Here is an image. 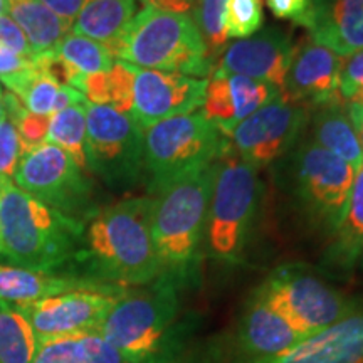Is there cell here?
<instances>
[{"label": "cell", "mask_w": 363, "mask_h": 363, "mask_svg": "<svg viewBox=\"0 0 363 363\" xmlns=\"http://www.w3.org/2000/svg\"><path fill=\"white\" fill-rule=\"evenodd\" d=\"M153 197H131L96 211L86 222L74 266L81 278L130 288L153 283L162 264L152 234Z\"/></svg>", "instance_id": "obj_1"}, {"label": "cell", "mask_w": 363, "mask_h": 363, "mask_svg": "<svg viewBox=\"0 0 363 363\" xmlns=\"http://www.w3.org/2000/svg\"><path fill=\"white\" fill-rule=\"evenodd\" d=\"M86 222L48 206L0 177V229L4 254L12 266L69 272L79 252ZM72 274V272H71Z\"/></svg>", "instance_id": "obj_2"}, {"label": "cell", "mask_w": 363, "mask_h": 363, "mask_svg": "<svg viewBox=\"0 0 363 363\" xmlns=\"http://www.w3.org/2000/svg\"><path fill=\"white\" fill-rule=\"evenodd\" d=\"M216 162L190 172L153 195L152 234L162 276L177 283L197 264L206 238Z\"/></svg>", "instance_id": "obj_3"}, {"label": "cell", "mask_w": 363, "mask_h": 363, "mask_svg": "<svg viewBox=\"0 0 363 363\" xmlns=\"http://www.w3.org/2000/svg\"><path fill=\"white\" fill-rule=\"evenodd\" d=\"M110 51L118 61L140 69L202 79L214 71L207 45L189 13L145 7L135 13Z\"/></svg>", "instance_id": "obj_4"}, {"label": "cell", "mask_w": 363, "mask_h": 363, "mask_svg": "<svg viewBox=\"0 0 363 363\" xmlns=\"http://www.w3.org/2000/svg\"><path fill=\"white\" fill-rule=\"evenodd\" d=\"M261 201L257 170L227 145L217 158L208 202L206 240L217 261L238 262L251 234Z\"/></svg>", "instance_id": "obj_5"}, {"label": "cell", "mask_w": 363, "mask_h": 363, "mask_svg": "<svg viewBox=\"0 0 363 363\" xmlns=\"http://www.w3.org/2000/svg\"><path fill=\"white\" fill-rule=\"evenodd\" d=\"M177 284L160 276L138 289H126L96 331L133 363L153 362L179 311Z\"/></svg>", "instance_id": "obj_6"}, {"label": "cell", "mask_w": 363, "mask_h": 363, "mask_svg": "<svg viewBox=\"0 0 363 363\" xmlns=\"http://www.w3.org/2000/svg\"><path fill=\"white\" fill-rule=\"evenodd\" d=\"M227 147L220 130L202 113L163 120L145 130V175L153 195L211 165Z\"/></svg>", "instance_id": "obj_7"}, {"label": "cell", "mask_w": 363, "mask_h": 363, "mask_svg": "<svg viewBox=\"0 0 363 363\" xmlns=\"http://www.w3.org/2000/svg\"><path fill=\"white\" fill-rule=\"evenodd\" d=\"M86 153L108 187L131 190L145 175V130L115 108L86 103Z\"/></svg>", "instance_id": "obj_8"}, {"label": "cell", "mask_w": 363, "mask_h": 363, "mask_svg": "<svg viewBox=\"0 0 363 363\" xmlns=\"http://www.w3.org/2000/svg\"><path fill=\"white\" fill-rule=\"evenodd\" d=\"M257 293L305 338L335 325L357 308L333 286L298 266L279 267Z\"/></svg>", "instance_id": "obj_9"}, {"label": "cell", "mask_w": 363, "mask_h": 363, "mask_svg": "<svg viewBox=\"0 0 363 363\" xmlns=\"http://www.w3.org/2000/svg\"><path fill=\"white\" fill-rule=\"evenodd\" d=\"M13 184L62 214L88 222L93 211V182L74 160L51 143H40L22 155Z\"/></svg>", "instance_id": "obj_10"}, {"label": "cell", "mask_w": 363, "mask_h": 363, "mask_svg": "<svg viewBox=\"0 0 363 363\" xmlns=\"http://www.w3.org/2000/svg\"><path fill=\"white\" fill-rule=\"evenodd\" d=\"M291 187L313 219L335 229L350 194L355 169L315 142H303L291 153Z\"/></svg>", "instance_id": "obj_11"}, {"label": "cell", "mask_w": 363, "mask_h": 363, "mask_svg": "<svg viewBox=\"0 0 363 363\" xmlns=\"http://www.w3.org/2000/svg\"><path fill=\"white\" fill-rule=\"evenodd\" d=\"M126 289L128 288L118 286L78 288L43 298L16 310L33 326L39 343L45 340L96 331L116 299Z\"/></svg>", "instance_id": "obj_12"}, {"label": "cell", "mask_w": 363, "mask_h": 363, "mask_svg": "<svg viewBox=\"0 0 363 363\" xmlns=\"http://www.w3.org/2000/svg\"><path fill=\"white\" fill-rule=\"evenodd\" d=\"M306 123L308 108L279 96L235 125L227 136L235 155L257 170L291 152Z\"/></svg>", "instance_id": "obj_13"}, {"label": "cell", "mask_w": 363, "mask_h": 363, "mask_svg": "<svg viewBox=\"0 0 363 363\" xmlns=\"http://www.w3.org/2000/svg\"><path fill=\"white\" fill-rule=\"evenodd\" d=\"M135 67V66H133ZM207 79L135 67L131 118L143 130L202 108Z\"/></svg>", "instance_id": "obj_14"}, {"label": "cell", "mask_w": 363, "mask_h": 363, "mask_svg": "<svg viewBox=\"0 0 363 363\" xmlns=\"http://www.w3.org/2000/svg\"><path fill=\"white\" fill-rule=\"evenodd\" d=\"M291 38L283 30L267 29L252 38L235 40L225 48L220 65L216 67L225 74L246 76L262 81L283 94L286 78L294 56Z\"/></svg>", "instance_id": "obj_15"}, {"label": "cell", "mask_w": 363, "mask_h": 363, "mask_svg": "<svg viewBox=\"0 0 363 363\" xmlns=\"http://www.w3.org/2000/svg\"><path fill=\"white\" fill-rule=\"evenodd\" d=\"M342 65L343 57L328 48L313 40L305 43L294 51L281 98L303 106L315 104L316 108L343 99L338 91Z\"/></svg>", "instance_id": "obj_16"}, {"label": "cell", "mask_w": 363, "mask_h": 363, "mask_svg": "<svg viewBox=\"0 0 363 363\" xmlns=\"http://www.w3.org/2000/svg\"><path fill=\"white\" fill-rule=\"evenodd\" d=\"M249 363H363V308H355L279 355Z\"/></svg>", "instance_id": "obj_17"}, {"label": "cell", "mask_w": 363, "mask_h": 363, "mask_svg": "<svg viewBox=\"0 0 363 363\" xmlns=\"http://www.w3.org/2000/svg\"><path fill=\"white\" fill-rule=\"evenodd\" d=\"M306 29L313 43L347 57L363 49V0H313Z\"/></svg>", "instance_id": "obj_18"}, {"label": "cell", "mask_w": 363, "mask_h": 363, "mask_svg": "<svg viewBox=\"0 0 363 363\" xmlns=\"http://www.w3.org/2000/svg\"><path fill=\"white\" fill-rule=\"evenodd\" d=\"M94 281L71 272H44L19 266L0 264V308H16L78 288H103Z\"/></svg>", "instance_id": "obj_19"}, {"label": "cell", "mask_w": 363, "mask_h": 363, "mask_svg": "<svg viewBox=\"0 0 363 363\" xmlns=\"http://www.w3.org/2000/svg\"><path fill=\"white\" fill-rule=\"evenodd\" d=\"M239 340L242 350L256 358L279 355L305 340L278 311L264 301L259 293H254L240 321Z\"/></svg>", "instance_id": "obj_20"}, {"label": "cell", "mask_w": 363, "mask_h": 363, "mask_svg": "<svg viewBox=\"0 0 363 363\" xmlns=\"http://www.w3.org/2000/svg\"><path fill=\"white\" fill-rule=\"evenodd\" d=\"M343 101L345 99H337L318 106L313 116V142L350 163L357 170L363 163V150L348 115L347 103Z\"/></svg>", "instance_id": "obj_21"}, {"label": "cell", "mask_w": 363, "mask_h": 363, "mask_svg": "<svg viewBox=\"0 0 363 363\" xmlns=\"http://www.w3.org/2000/svg\"><path fill=\"white\" fill-rule=\"evenodd\" d=\"M7 13L21 27L34 56L52 52L69 34L71 26L40 0H6Z\"/></svg>", "instance_id": "obj_22"}, {"label": "cell", "mask_w": 363, "mask_h": 363, "mask_svg": "<svg viewBox=\"0 0 363 363\" xmlns=\"http://www.w3.org/2000/svg\"><path fill=\"white\" fill-rule=\"evenodd\" d=\"M135 11L136 0H84L71 29L111 49L135 17Z\"/></svg>", "instance_id": "obj_23"}, {"label": "cell", "mask_w": 363, "mask_h": 363, "mask_svg": "<svg viewBox=\"0 0 363 363\" xmlns=\"http://www.w3.org/2000/svg\"><path fill=\"white\" fill-rule=\"evenodd\" d=\"M331 234L330 257L338 266L352 267L363 254V163L355 172L347 203Z\"/></svg>", "instance_id": "obj_24"}, {"label": "cell", "mask_w": 363, "mask_h": 363, "mask_svg": "<svg viewBox=\"0 0 363 363\" xmlns=\"http://www.w3.org/2000/svg\"><path fill=\"white\" fill-rule=\"evenodd\" d=\"M86 103L72 104L66 110L54 113L49 118L45 143L61 148L81 170L89 174L86 153Z\"/></svg>", "instance_id": "obj_25"}, {"label": "cell", "mask_w": 363, "mask_h": 363, "mask_svg": "<svg viewBox=\"0 0 363 363\" xmlns=\"http://www.w3.org/2000/svg\"><path fill=\"white\" fill-rule=\"evenodd\" d=\"M54 52L84 78L108 72L115 65V57L106 45L74 33L67 34L54 49Z\"/></svg>", "instance_id": "obj_26"}, {"label": "cell", "mask_w": 363, "mask_h": 363, "mask_svg": "<svg viewBox=\"0 0 363 363\" xmlns=\"http://www.w3.org/2000/svg\"><path fill=\"white\" fill-rule=\"evenodd\" d=\"M38 348L33 326L17 310L0 308V363H30Z\"/></svg>", "instance_id": "obj_27"}, {"label": "cell", "mask_w": 363, "mask_h": 363, "mask_svg": "<svg viewBox=\"0 0 363 363\" xmlns=\"http://www.w3.org/2000/svg\"><path fill=\"white\" fill-rule=\"evenodd\" d=\"M230 101L234 106V126L251 116L254 111L266 106L272 99L279 98V93L272 86L246 76L227 74Z\"/></svg>", "instance_id": "obj_28"}, {"label": "cell", "mask_w": 363, "mask_h": 363, "mask_svg": "<svg viewBox=\"0 0 363 363\" xmlns=\"http://www.w3.org/2000/svg\"><path fill=\"white\" fill-rule=\"evenodd\" d=\"M225 6L227 0H197L194 7V22L201 33L211 57L225 49Z\"/></svg>", "instance_id": "obj_29"}, {"label": "cell", "mask_w": 363, "mask_h": 363, "mask_svg": "<svg viewBox=\"0 0 363 363\" xmlns=\"http://www.w3.org/2000/svg\"><path fill=\"white\" fill-rule=\"evenodd\" d=\"M264 26L262 0H227L224 30L227 40L252 38Z\"/></svg>", "instance_id": "obj_30"}, {"label": "cell", "mask_w": 363, "mask_h": 363, "mask_svg": "<svg viewBox=\"0 0 363 363\" xmlns=\"http://www.w3.org/2000/svg\"><path fill=\"white\" fill-rule=\"evenodd\" d=\"M86 335H72L39 342L30 363H84Z\"/></svg>", "instance_id": "obj_31"}, {"label": "cell", "mask_w": 363, "mask_h": 363, "mask_svg": "<svg viewBox=\"0 0 363 363\" xmlns=\"http://www.w3.org/2000/svg\"><path fill=\"white\" fill-rule=\"evenodd\" d=\"M108 76V106L116 111L131 115L133 108V86H135V67L123 61L115 59V65Z\"/></svg>", "instance_id": "obj_32"}, {"label": "cell", "mask_w": 363, "mask_h": 363, "mask_svg": "<svg viewBox=\"0 0 363 363\" xmlns=\"http://www.w3.org/2000/svg\"><path fill=\"white\" fill-rule=\"evenodd\" d=\"M22 158L19 131L11 116L4 111L0 118V177L12 179Z\"/></svg>", "instance_id": "obj_33"}, {"label": "cell", "mask_w": 363, "mask_h": 363, "mask_svg": "<svg viewBox=\"0 0 363 363\" xmlns=\"http://www.w3.org/2000/svg\"><path fill=\"white\" fill-rule=\"evenodd\" d=\"M84 363H133L115 345L103 338L98 331L86 335Z\"/></svg>", "instance_id": "obj_34"}, {"label": "cell", "mask_w": 363, "mask_h": 363, "mask_svg": "<svg viewBox=\"0 0 363 363\" xmlns=\"http://www.w3.org/2000/svg\"><path fill=\"white\" fill-rule=\"evenodd\" d=\"M363 84V49L343 57L342 71H340L338 91L340 96L348 101L357 88Z\"/></svg>", "instance_id": "obj_35"}, {"label": "cell", "mask_w": 363, "mask_h": 363, "mask_svg": "<svg viewBox=\"0 0 363 363\" xmlns=\"http://www.w3.org/2000/svg\"><path fill=\"white\" fill-rule=\"evenodd\" d=\"M267 9L278 19L291 21L306 27L311 17L313 0H266Z\"/></svg>", "instance_id": "obj_36"}, {"label": "cell", "mask_w": 363, "mask_h": 363, "mask_svg": "<svg viewBox=\"0 0 363 363\" xmlns=\"http://www.w3.org/2000/svg\"><path fill=\"white\" fill-rule=\"evenodd\" d=\"M0 48L19 54V56L34 57L26 34L22 33L21 27L12 21L9 13L0 16Z\"/></svg>", "instance_id": "obj_37"}, {"label": "cell", "mask_w": 363, "mask_h": 363, "mask_svg": "<svg viewBox=\"0 0 363 363\" xmlns=\"http://www.w3.org/2000/svg\"><path fill=\"white\" fill-rule=\"evenodd\" d=\"M40 2L72 27V22L78 17L84 0H40Z\"/></svg>", "instance_id": "obj_38"}, {"label": "cell", "mask_w": 363, "mask_h": 363, "mask_svg": "<svg viewBox=\"0 0 363 363\" xmlns=\"http://www.w3.org/2000/svg\"><path fill=\"white\" fill-rule=\"evenodd\" d=\"M34 57H24L19 54L0 48V78H6L13 72H19L33 65Z\"/></svg>", "instance_id": "obj_39"}, {"label": "cell", "mask_w": 363, "mask_h": 363, "mask_svg": "<svg viewBox=\"0 0 363 363\" xmlns=\"http://www.w3.org/2000/svg\"><path fill=\"white\" fill-rule=\"evenodd\" d=\"M145 7L158 9V11L175 12V13H189L194 11L197 0H142Z\"/></svg>", "instance_id": "obj_40"}, {"label": "cell", "mask_w": 363, "mask_h": 363, "mask_svg": "<svg viewBox=\"0 0 363 363\" xmlns=\"http://www.w3.org/2000/svg\"><path fill=\"white\" fill-rule=\"evenodd\" d=\"M348 115L352 118V123L355 126V131L358 135V140H360L362 150H363V106H358V104L347 103Z\"/></svg>", "instance_id": "obj_41"}, {"label": "cell", "mask_w": 363, "mask_h": 363, "mask_svg": "<svg viewBox=\"0 0 363 363\" xmlns=\"http://www.w3.org/2000/svg\"><path fill=\"white\" fill-rule=\"evenodd\" d=\"M348 103L358 104V106H363V84L360 86V88L355 89V93L352 94L350 99H348Z\"/></svg>", "instance_id": "obj_42"}, {"label": "cell", "mask_w": 363, "mask_h": 363, "mask_svg": "<svg viewBox=\"0 0 363 363\" xmlns=\"http://www.w3.org/2000/svg\"><path fill=\"white\" fill-rule=\"evenodd\" d=\"M7 13V2L6 0H0V16Z\"/></svg>", "instance_id": "obj_43"}, {"label": "cell", "mask_w": 363, "mask_h": 363, "mask_svg": "<svg viewBox=\"0 0 363 363\" xmlns=\"http://www.w3.org/2000/svg\"><path fill=\"white\" fill-rule=\"evenodd\" d=\"M2 96H4V93H2V89H0V118H2V115H4V104H2Z\"/></svg>", "instance_id": "obj_44"}, {"label": "cell", "mask_w": 363, "mask_h": 363, "mask_svg": "<svg viewBox=\"0 0 363 363\" xmlns=\"http://www.w3.org/2000/svg\"><path fill=\"white\" fill-rule=\"evenodd\" d=\"M4 254V242H2V229H0V256Z\"/></svg>", "instance_id": "obj_45"}, {"label": "cell", "mask_w": 363, "mask_h": 363, "mask_svg": "<svg viewBox=\"0 0 363 363\" xmlns=\"http://www.w3.org/2000/svg\"><path fill=\"white\" fill-rule=\"evenodd\" d=\"M148 363H155V362H148Z\"/></svg>", "instance_id": "obj_46"}]
</instances>
